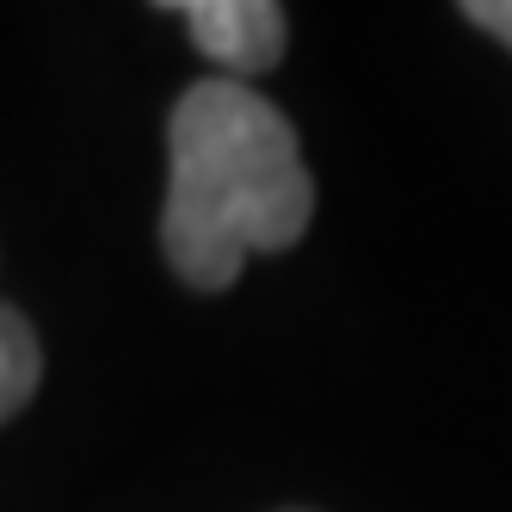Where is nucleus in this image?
<instances>
[{"mask_svg":"<svg viewBox=\"0 0 512 512\" xmlns=\"http://www.w3.org/2000/svg\"><path fill=\"white\" fill-rule=\"evenodd\" d=\"M173 19H186L192 44L223 68V81H241L247 75H266V68H278L284 56V7H272V0H192V7H167Z\"/></svg>","mask_w":512,"mask_h":512,"instance_id":"f03ea898","label":"nucleus"},{"mask_svg":"<svg viewBox=\"0 0 512 512\" xmlns=\"http://www.w3.org/2000/svg\"><path fill=\"white\" fill-rule=\"evenodd\" d=\"M309 216V167L272 99L210 75L173 105L161 247L179 284L229 290L253 253L297 247Z\"/></svg>","mask_w":512,"mask_h":512,"instance_id":"f257e3e1","label":"nucleus"},{"mask_svg":"<svg viewBox=\"0 0 512 512\" xmlns=\"http://www.w3.org/2000/svg\"><path fill=\"white\" fill-rule=\"evenodd\" d=\"M463 19H469V25H482L488 38H500V44L512 50V0H469Z\"/></svg>","mask_w":512,"mask_h":512,"instance_id":"20e7f679","label":"nucleus"},{"mask_svg":"<svg viewBox=\"0 0 512 512\" xmlns=\"http://www.w3.org/2000/svg\"><path fill=\"white\" fill-rule=\"evenodd\" d=\"M38 371H44V352H38V334L19 309L0 303V420H13L31 389H38Z\"/></svg>","mask_w":512,"mask_h":512,"instance_id":"7ed1b4c3","label":"nucleus"}]
</instances>
